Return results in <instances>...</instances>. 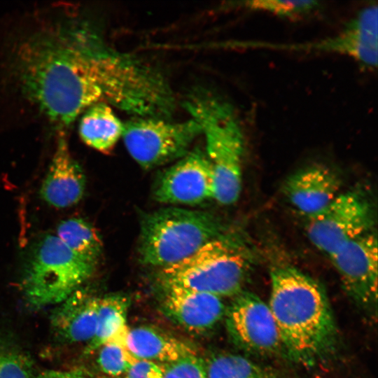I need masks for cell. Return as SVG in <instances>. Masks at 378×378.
<instances>
[{"label": "cell", "instance_id": "9", "mask_svg": "<svg viewBox=\"0 0 378 378\" xmlns=\"http://www.w3.org/2000/svg\"><path fill=\"white\" fill-rule=\"evenodd\" d=\"M227 314V327L234 342L243 351L260 356L283 353L279 333L271 310L258 296L241 291Z\"/></svg>", "mask_w": 378, "mask_h": 378}, {"label": "cell", "instance_id": "18", "mask_svg": "<svg viewBox=\"0 0 378 378\" xmlns=\"http://www.w3.org/2000/svg\"><path fill=\"white\" fill-rule=\"evenodd\" d=\"M124 123L104 102L88 107L80 120L78 132L83 141L103 153L111 151L122 137Z\"/></svg>", "mask_w": 378, "mask_h": 378}, {"label": "cell", "instance_id": "25", "mask_svg": "<svg viewBox=\"0 0 378 378\" xmlns=\"http://www.w3.org/2000/svg\"><path fill=\"white\" fill-rule=\"evenodd\" d=\"M0 378H34L31 365L20 354L0 351Z\"/></svg>", "mask_w": 378, "mask_h": 378}, {"label": "cell", "instance_id": "20", "mask_svg": "<svg viewBox=\"0 0 378 378\" xmlns=\"http://www.w3.org/2000/svg\"><path fill=\"white\" fill-rule=\"evenodd\" d=\"M204 365L206 378H281L277 370L236 354H216Z\"/></svg>", "mask_w": 378, "mask_h": 378}, {"label": "cell", "instance_id": "22", "mask_svg": "<svg viewBox=\"0 0 378 378\" xmlns=\"http://www.w3.org/2000/svg\"><path fill=\"white\" fill-rule=\"evenodd\" d=\"M241 3L239 6L249 10L265 12L293 20L304 18L320 6L317 1L253 0Z\"/></svg>", "mask_w": 378, "mask_h": 378}, {"label": "cell", "instance_id": "12", "mask_svg": "<svg viewBox=\"0 0 378 378\" xmlns=\"http://www.w3.org/2000/svg\"><path fill=\"white\" fill-rule=\"evenodd\" d=\"M153 196L164 204L197 205L214 197L212 170L205 152L195 148L164 170Z\"/></svg>", "mask_w": 378, "mask_h": 378}, {"label": "cell", "instance_id": "21", "mask_svg": "<svg viewBox=\"0 0 378 378\" xmlns=\"http://www.w3.org/2000/svg\"><path fill=\"white\" fill-rule=\"evenodd\" d=\"M57 237L73 252L97 264L102 252V241L97 231L82 218H69L57 228Z\"/></svg>", "mask_w": 378, "mask_h": 378}, {"label": "cell", "instance_id": "10", "mask_svg": "<svg viewBox=\"0 0 378 378\" xmlns=\"http://www.w3.org/2000/svg\"><path fill=\"white\" fill-rule=\"evenodd\" d=\"M344 290L369 315H377V239L369 232L330 255Z\"/></svg>", "mask_w": 378, "mask_h": 378}, {"label": "cell", "instance_id": "1", "mask_svg": "<svg viewBox=\"0 0 378 378\" xmlns=\"http://www.w3.org/2000/svg\"><path fill=\"white\" fill-rule=\"evenodd\" d=\"M71 28L24 43L16 58L21 92L59 129L104 102L91 59L90 27Z\"/></svg>", "mask_w": 378, "mask_h": 378}, {"label": "cell", "instance_id": "24", "mask_svg": "<svg viewBox=\"0 0 378 378\" xmlns=\"http://www.w3.org/2000/svg\"><path fill=\"white\" fill-rule=\"evenodd\" d=\"M162 365L163 378H206L205 365L196 355Z\"/></svg>", "mask_w": 378, "mask_h": 378}, {"label": "cell", "instance_id": "23", "mask_svg": "<svg viewBox=\"0 0 378 378\" xmlns=\"http://www.w3.org/2000/svg\"><path fill=\"white\" fill-rule=\"evenodd\" d=\"M136 359L124 344L110 342L99 347L97 363L104 373L117 377L123 376Z\"/></svg>", "mask_w": 378, "mask_h": 378}, {"label": "cell", "instance_id": "19", "mask_svg": "<svg viewBox=\"0 0 378 378\" xmlns=\"http://www.w3.org/2000/svg\"><path fill=\"white\" fill-rule=\"evenodd\" d=\"M129 305L128 298L123 295L113 294L99 298L97 329L87 345L85 354L92 353L110 342L125 344L129 329L127 326Z\"/></svg>", "mask_w": 378, "mask_h": 378}, {"label": "cell", "instance_id": "6", "mask_svg": "<svg viewBox=\"0 0 378 378\" xmlns=\"http://www.w3.org/2000/svg\"><path fill=\"white\" fill-rule=\"evenodd\" d=\"M93 263L70 250L57 235L47 234L34 246L22 281L35 306L62 302L92 274Z\"/></svg>", "mask_w": 378, "mask_h": 378}, {"label": "cell", "instance_id": "26", "mask_svg": "<svg viewBox=\"0 0 378 378\" xmlns=\"http://www.w3.org/2000/svg\"><path fill=\"white\" fill-rule=\"evenodd\" d=\"M124 378H163V365L153 361L136 359Z\"/></svg>", "mask_w": 378, "mask_h": 378}, {"label": "cell", "instance_id": "8", "mask_svg": "<svg viewBox=\"0 0 378 378\" xmlns=\"http://www.w3.org/2000/svg\"><path fill=\"white\" fill-rule=\"evenodd\" d=\"M307 218L309 239L329 256L370 232L374 218L371 201L356 190L340 192L325 208Z\"/></svg>", "mask_w": 378, "mask_h": 378}, {"label": "cell", "instance_id": "4", "mask_svg": "<svg viewBox=\"0 0 378 378\" xmlns=\"http://www.w3.org/2000/svg\"><path fill=\"white\" fill-rule=\"evenodd\" d=\"M223 226L212 214L177 207L144 214L140 221L141 263L162 268L194 253L221 235Z\"/></svg>", "mask_w": 378, "mask_h": 378}, {"label": "cell", "instance_id": "3", "mask_svg": "<svg viewBox=\"0 0 378 378\" xmlns=\"http://www.w3.org/2000/svg\"><path fill=\"white\" fill-rule=\"evenodd\" d=\"M183 106L204 135L205 153L213 175V199L223 205L234 203L241 189L244 141L232 106L204 90L189 94Z\"/></svg>", "mask_w": 378, "mask_h": 378}, {"label": "cell", "instance_id": "14", "mask_svg": "<svg viewBox=\"0 0 378 378\" xmlns=\"http://www.w3.org/2000/svg\"><path fill=\"white\" fill-rule=\"evenodd\" d=\"M57 145L48 173L42 183L41 195L48 204L67 208L78 203L85 187V174L71 156L65 133L59 131Z\"/></svg>", "mask_w": 378, "mask_h": 378}, {"label": "cell", "instance_id": "5", "mask_svg": "<svg viewBox=\"0 0 378 378\" xmlns=\"http://www.w3.org/2000/svg\"><path fill=\"white\" fill-rule=\"evenodd\" d=\"M250 267L248 251L237 240L220 235L188 258L160 268L159 279L165 288L235 296L242 290Z\"/></svg>", "mask_w": 378, "mask_h": 378}, {"label": "cell", "instance_id": "17", "mask_svg": "<svg viewBox=\"0 0 378 378\" xmlns=\"http://www.w3.org/2000/svg\"><path fill=\"white\" fill-rule=\"evenodd\" d=\"M125 346L136 358L167 364L196 355L186 343L148 326L128 329Z\"/></svg>", "mask_w": 378, "mask_h": 378}, {"label": "cell", "instance_id": "13", "mask_svg": "<svg viewBox=\"0 0 378 378\" xmlns=\"http://www.w3.org/2000/svg\"><path fill=\"white\" fill-rule=\"evenodd\" d=\"M342 181L332 169L314 164L290 175L284 185L290 203L309 216L328 205L340 192Z\"/></svg>", "mask_w": 378, "mask_h": 378}, {"label": "cell", "instance_id": "16", "mask_svg": "<svg viewBox=\"0 0 378 378\" xmlns=\"http://www.w3.org/2000/svg\"><path fill=\"white\" fill-rule=\"evenodd\" d=\"M99 300L79 288L74 292L52 315L57 334L70 342H89L97 329Z\"/></svg>", "mask_w": 378, "mask_h": 378}, {"label": "cell", "instance_id": "2", "mask_svg": "<svg viewBox=\"0 0 378 378\" xmlns=\"http://www.w3.org/2000/svg\"><path fill=\"white\" fill-rule=\"evenodd\" d=\"M270 276L268 306L284 354L303 366L322 362L335 351L339 336L325 290L312 277L288 265L274 267Z\"/></svg>", "mask_w": 378, "mask_h": 378}, {"label": "cell", "instance_id": "27", "mask_svg": "<svg viewBox=\"0 0 378 378\" xmlns=\"http://www.w3.org/2000/svg\"><path fill=\"white\" fill-rule=\"evenodd\" d=\"M41 378H85L79 372H52L43 375Z\"/></svg>", "mask_w": 378, "mask_h": 378}, {"label": "cell", "instance_id": "7", "mask_svg": "<svg viewBox=\"0 0 378 378\" xmlns=\"http://www.w3.org/2000/svg\"><path fill=\"white\" fill-rule=\"evenodd\" d=\"M202 134L192 118L172 121L157 117H134L124 123L122 139L130 156L149 169L178 160L188 153L193 141Z\"/></svg>", "mask_w": 378, "mask_h": 378}, {"label": "cell", "instance_id": "15", "mask_svg": "<svg viewBox=\"0 0 378 378\" xmlns=\"http://www.w3.org/2000/svg\"><path fill=\"white\" fill-rule=\"evenodd\" d=\"M164 309L189 331L203 332L214 328L225 314L221 298L179 287L166 288Z\"/></svg>", "mask_w": 378, "mask_h": 378}, {"label": "cell", "instance_id": "11", "mask_svg": "<svg viewBox=\"0 0 378 378\" xmlns=\"http://www.w3.org/2000/svg\"><path fill=\"white\" fill-rule=\"evenodd\" d=\"M377 5L371 4L359 10L338 34L316 41L283 44L282 49L343 55L373 70L377 66Z\"/></svg>", "mask_w": 378, "mask_h": 378}]
</instances>
